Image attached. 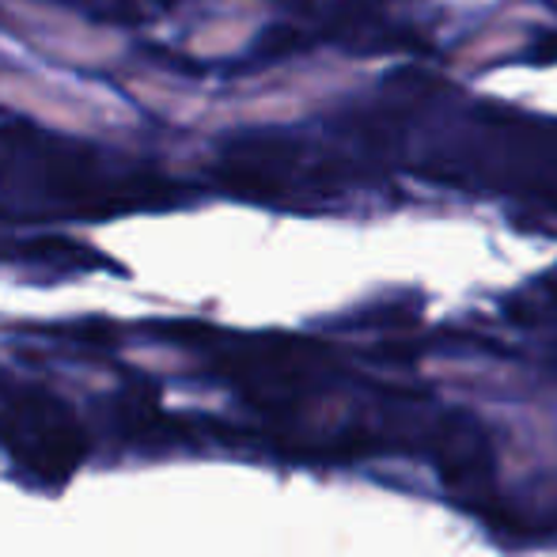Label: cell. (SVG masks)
<instances>
[{
    "instance_id": "obj_1",
    "label": "cell",
    "mask_w": 557,
    "mask_h": 557,
    "mask_svg": "<svg viewBox=\"0 0 557 557\" xmlns=\"http://www.w3.org/2000/svg\"><path fill=\"white\" fill-rule=\"evenodd\" d=\"M0 107L81 137H103L133 125L129 107H122L107 91L53 81L42 73H23V69H0Z\"/></svg>"
},
{
    "instance_id": "obj_2",
    "label": "cell",
    "mask_w": 557,
    "mask_h": 557,
    "mask_svg": "<svg viewBox=\"0 0 557 557\" xmlns=\"http://www.w3.org/2000/svg\"><path fill=\"white\" fill-rule=\"evenodd\" d=\"M0 12H4V23L23 42L73 69L114 65L125 50V38L117 30L81 20V15L65 12V8L38 4V0H4Z\"/></svg>"
},
{
    "instance_id": "obj_3",
    "label": "cell",
    "mask_w": 557,
    "mask_h": 557,
    "mask_svg": "<svg viewBox=\"0 0 557 557\" xmlns=\"http://www.w3.org/2000/svg\"><path fill=\"white\" fill-rule=\"evenodd\" d=\"M0 436L12 447L15 459L30 462L35 470H69L76 459V429L53 403L20 398L0 413Z\"/></svg>"
},
{
    "instance_id": "obj_4",
    "label": "cell",
    "mask_w": 557,
    "mask_h": 557,
    "mask_svg": "<svg viewBox=\"0 0 557 557\" xmlns=\"http://www.w3.org/2000/svg\"><path fill=\"white\" fill-rule=\"evenodd\" d=\"M250 35H255V20H247V15H224V20L201 23L186 46H190L194 58H206V61L232 58L235 50H243L250 42Z\"/></svg>"
},
{
    "instance_id": "obj_5",
    "label": "cell",
    "mask_w": 557,
    "mask_h": 557,
    "mask_svg": "<svg viewBox=\"0 0 557 557\" xmlns=\"http://www.w3.org/2000/svg\"><path fill=\"white\" fill-rule=\"evenodd\" d=\"M520 46V35H505V30H493V35H485V38H478V42H470L467 50V58L462 61H490V58H500V53H508V50H516Z\"/></svg>"
}]
</instances>
